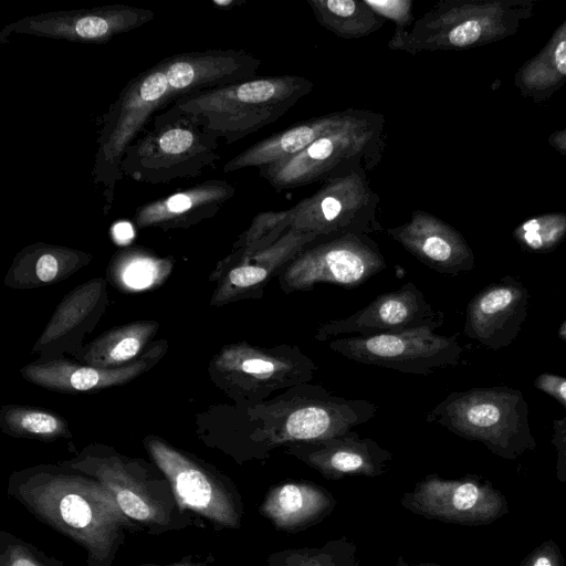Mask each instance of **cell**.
<instances>
[{
  "label": "cell",
  "instance_id": "19",
  "mask_svg": "<svg viewBox=\"0 0 566 566\" xmlns=\"http://www.w3.org/2000/svg\"><path fill=\"white\" fill-rule=\"evenodd\" d=\"M317 238L289 229L274 244L254 253L242 250L224 261L227 272L214 295L219 305L242 298H261L266 284Z\"/></svg>",
  "mask_w": 566,
  "mask_h": 566
},
{
  "label": "cell",
  "instance_id": "22",
  "mask_svg": "<svg viewBox=\"0 0 566 566\" xmlns=\"http://www.w3.org/2000/svg\"><path fill=\"white\" fill-rule=\"evenodd\" d=\"M234 193V186L226 180H206L140 205L134 222L139 228H187L216 216Z\"/></svg>",
  "mask_w": 566,
  "mask_h": 566
},
{
  "label": "cell",
  "instance_id": "33",
  "mask_svg": "<svg viewBox=\"0 0 566 566\" xmlns=\"http://www.w3.org/2000/svg\"><path fill=\"white\" fill-rule=\"evenodd\" d=\"M2 424L14 436L39 440H54L67 431L64 419L45 410L29 407L4 408Z\"/></svg>",
  "mask_w": 566,
  "mask_h": 566
},
{
  "label": "cell",
  "instance_id": "8",
  "mask_svg": "<svg viewBox=\"0 0 566 566\" xmlns=\"http://www.w3.org/2000/svg\"><path fill=\"white\" fill-rule=\"evenodd\" d=\"M275 448L316 441L350 431L370 421L377 403L336 396L319 384L304 382L253 407Z\"/></svg>",
  "mask_w": 566,
  "mask_h": 566
},
{
  "label": "cell",
  "instance_id": "29",
  "mask_svg": "<svg viewBox=\"0 0 566 566\" xmlns=\"http://www.w3.org/2000/svg\"><path fill=\"white\" fill-rule=\"evenodd\" d=\"M358 548L347 537L318 547L284 548L269 555L265 566H361Z\"/></svg>",
  "mask_w": 566,
  "mask_h": 566
},
{
  "label": "cell",
  "instance_id": "6",
  "mask_svg": "<svg viewBox=\"0 0 566 566\" xmlns=\"http://www.w3.org/2000/svg\"><path fill=\"white\" fill-rule=\"evenodd\" d=\"M218 147L219 139L193 117L168 106L125 149L120 171L123 177L150 185L193 178L216 166Z\"/></svg>",
  "mask_w": 566,
  "mask_h": 566
},
{
  "label": "cell",
  "instance_id": "12",
  "mask_svg": "<svg viewBox=\"0 0 566 566\" xmlns=\"http://www.w3.org/2000/svg\"><path fill=\"white\" fill-rule=\"evenodd\" d=\"M327 345L349 360L420 376L457 366L463 353L457 335L442 336L433 328L343 336Z\"/></svg>",
  "mask_w": 566,
  "mask_h": 566
},
{
  "label": "cell",
  "instance_id": "45",
  "mask_svg": "<svg viewBox=\"0 0 566 566\" xmlns=\"http://www.w3.org/2000/svg\"><path fill=\"white\" fill-rule=\"evenodd\" d=\"M558 336L563 340H566V319L564 321V323L560 325V327L558 329Z\"/></svg>",
  "mask_w": 566,
  "mask_h": 566
},
{
  "label": "cell",
  "instance_id": "44",
  "mask_svg": "<svg viewBox=\"0 0 566 566\" xmlns=\"http://www.w3.org/2000/svg\"><path fill=\"white\" fill-rule=\"evenodd\" d=\"M395 566H441L437 563H420V564H408L402 557L397 559Z\"/></svg>",
  "mask_w": 566,
  "mask_h": 566
},
{
  "label": "cell",
  "instance_id": "1",
  "mask_svg": "<svg viewBox=\"0 0 566 566\" xmlns=\"http://www.w3.org/2000/svg\"><path fill=\"white\" fill-rule=\"evenodd\" d=\"M8 494L80 545L88 566H112L127 534L140 531L102 482L70 467L17 472L9 480Z\"/></svg>",
  "mask_w": 566,
  "mask_h": 566
},
{
  "label": "cell",
  "instance_id": "27",
  "mask_svg": "<svg viewBox=\"0 0 566 566\" xmlns=\"http://www.w3.org/2000/svg\"><path fill=\"white\" fill-rule=\"evenodd\" d=\"M316 21L342 39H360L386 22L364 0H308Z\"/></svg>",
  "mask_w": 566,
  "mask_h": 566
},
{
  "label": "cell",
  "instance_id": "5",
  "mask_svg": "<svg viewBox=\"0 0 566 566\" xmlns=\"http://www.w3.org/2000/svg\"><path fill=\"white\" fill-rule=\"evenodd\" d=\"M426 421L482 442L505 460H515L536 448L524 396L507 387L451 392L427 413Z\"/></svg>",
  "mask_w": 566,
  "mask_h": 566
},
{
  "label": "cell",
  "instance_id": "7",
  "mask_svg": "<svg viewBox=\"0 0 566 566\" xmlns=\"http://www.w3.org/2000/svg\"><path fill=\"white\" fill-rule=\"evenodd\" d=\"M67 465L102 482L140 531L160 535L195 525L193 513L180 506L160 470L155 472L142 462L97 451L84 452Z\"/></svg>",
  "mask_w": 566,
  "mask_h": 566
},
{
  "label": "cell",
  "instance_id": "9",
  "mask_svg": "<svg viewBox=\"0 0 566 566\" xmlns=\"http://www.w3.org/2000/svg\"><path fill=\"white\" fill-rule=\"evenodd\" d=\"M172 101L161 60L133 77L104 114L92 177L94 184L102 187L105 213L111 209L116 186L123 178L120 160L125 149Z\"/></svg>",
  "mask_w": 566,
  "mask_h": 566
},
{
  "label": "cell",
  "instance_id": "15",
  "mask_svg": "<svg viewBox=\"0 0 566 566\" xmlns=\"http://www.w3.org/2000/svg\"><path fill=\"white\" fill-rule=\"evenodd\" d=\"M400 504L426 518L465 526L489 525L509 512L506 496L478 474L459 479L428 474L402 495Z\"/></svg>",
  "mask_w": 566,
  "mask_h": 566
},
{
  "label": "cell",
  "instance_id": "11",
  "mask_svg": "<svg viewBox=\"0 0 566 566\" xmlns=\"http://www.w3.org/2000/svg\"><path fill=\"white\" fill-rule=\"evenodd\" d=\"M379 202L367 170L359 167L322 182L315 192L294 205L290 229L314 234L318 242L346 234L381 232Z\"/></svg>",
  "mask_w": 566,
  "mask_h": 566
},
{
  "label": "cell",
  "instance_id": "4",
  "mask_svg": "<svg viewBox=\"0 0 566 566\" xmlns=\"http://www.w3.org/2000/svg\"><path fill=\"white\" fill-rule=\"evenodd\" d=\"M386 149V117L360 109L342 127L318 138L290 158L263 166L260 176L276 191L352 174L359 167L374 170Z\"/></svg>",
  "mask_w": 566,
  "mask_h": 566
},
{
  "label": "cell",
  "instance_id": "35",
  "mask_svg": "<svg viewBox=\"0 0 566 566\" xmlns=\"http://www.w3.org/2000/svg\"><path fill=\"white\" fill-rule=\"evenodd\" d=\"M292 219V207L258 213L234 242V250L251 254L274 244L291 228Z\"/></svg>",
  "mask_w": 566,
  "mask_h": 566
},
{
  "label": "cell",
  "instance_id": "30",
  "mask_svg": "<svg viewBox=\"0 0 566 566\" xmlns=\"http://www.w3.org/2000/svg\"><path fill=\"white\" fill-rule=\"evenodd\" d=\"M171 265L168 259H159L142 249H130L114 258L112 274L123 287L139 291L160 284Z\"/></svg>",
  "mask_w": 566,
  "mask_h": 566
},
{
  "label": "cell",
  "instance_id": "20",
  "mask_svg": "<svg viewBox=\"0 0 566 566\" xmlns=\"http://www.w3.org/2000/svg\"><path fill=\"white\" fill-rule=\"evenodd\" d=\"M386 233L426 266L444 274H459L474 266V254L464 237L451 224L424 210Z\"/></svg>",
  "mask_w": 566,
  "mask_h": 566
},
{
  "label": "cell",
  "instance_id": "26",
  "mask_svg": "<svg viewBox=\"0 0 566 566\" xmlns=\"http://www.w3.org/2000/svg\"><path fill=\"white\" fill-rule=\"evenodd\" d=\"M566 83V19L544 48L516 71L514 85L536 104L548 101Z\"/></svg>",
  "mask_w": 566,
  "mask_h": 566
},
{
  "label": "cell",
  "instance_id": "21",
  "mask_svg": "<svg viewBox=\"0 0 566 566\" xmlns=\"http://www.w3.org/2000/svg\"><path fill=\"white\" fill-rule=\"evenodd\" d=\"M527 301V290L512 277L488 285L467 306L464 334L495 350L507 346L521 331Z\"/></svg>",
  "mask_w": 566,
  "mask_h": 566
},
{
  "label": "cell",
  "instance_id": "43",
  "mask_svg": "<svg viewBox=\"0 0 566 566\" xmlns=\"http://www.w3.org/2000/svg\"><path fill=\"white\" fill-rule=\"evenodd\" d=\"M166 566H209V559L208 560H200V562H195L192 559H182L181 562H178V563H174V564H170V565H166Z\"/></svg>",
  "mask_w": 566,
  "mask_h": 566
},
{
  "label": "cell",
  "instance_id": "41",
  "mask_svg": "<svg viewBox=\"0 0 566 566\" xmlns=\"http://www.w3.org/2000/svg\"><path fill=\"white\" fill-rule=\"evenodd\" d=\"M547 143L557 153L566 156V127L552 133L547 138Z\"/></svg>",
  "mask_w": 566,
  "mask_h": 566
},
{
  "label": "cell",
  "instance_id": "38",
  "mask_svg": "<svg viewBox=\"0 0 566 566\" xmlns=\"http://www.w3.org/2000/svg\"><path fill=\"white\" fill-rule=\"evenodd\" d=\"M518 566H566V560L557 543L548 538L532 549Z\"/></svg>",
  "mask_w": 566,
  "mask_h": 566
},
{
  "label": "cell",
  "instance_id": "13",
  "mask_svg": "<svg viewBox=\"0 0 566 566\" xmlns=\"http://www.w3.org/2000/svg\"><path fill=\"white\" fill-rule=\"evenodd\" d=\"M385 269V256L375 240L366 234H346L303 250L282 270L277 283L285 294L311 291L322 283L353 289Z\"/></svg>",
  "mask_w": 566,
  "mask_h": 566
},
{
  "label": "cell",
  "instance_id": "16",
  "mask_svg": "<svg viewBox=\"0 0 566 566\" xmlns=\"http://www.w3.org/2000/svg\"><path fill=\"white\" fill-rule=\"evenodd\" d=\"M154 19L153 10L127 4L51 11L27 15L4 25L0 41L4 44L12 34H21L102 44Z\"/></svg>",
  "mask_w": 566,
  "mask_h": 566
},
{
  "label": "cell",
  "instance_id": "40",
  "mask_svg": "<svg viewBox=\"0 0 566 566\" xmlns=\"http://www.w3.org/2000/svg\"><path fill=\"white\" fill-rule=\"evenodd\" d=\"M534 386L555 398L566 408V377L547 373L541 374L536 378Z\"/></svg>",
  "mask_w": 566,
  "mask_h": 566
},
{
  "label": "cell",
  "instance_id": "2",
  "mask_svg": "<svg viewBox=\"0 0 566 566\" xmlns=\"http://www.w3.org/2000/svg\"><path fill=\"white\" fill-rule=\"evenodd\" d=\"M313 87L298 75L256 76L182 96L169 106L230 145L281 118Z\"/></svg>",
  "mask_w": 566,
  "mask_h": 566
},
{
  "label": "cell",
  "instance_id": "39",
  "mask_svg": "<svg viewBox=\"0 0 566 566\" xmlns=\"http://www.w3.org/2000/svg\"><path fill=\"white\" fill-rule=\"evenodd\" d=\"M552 443L556 450V478L566 484V417L554 421Z\"/></svg>",
  "mask_w": 566,
  "mask_h": 566
},
{
  "label": "cell",
  "instance_id": "23",
  "mask_svg": "<svg viewBox=\"0 0 566 566\" xmlns=\"http://www.w3.org/2000/svg\"><path fill=\"white\" fill-rule=\"evenodd\" d=\"M359 111L358 108H346L300 122L245 148L228 160L222 170L232 172L245 168L260 169L297 155L318 138L352 120Z\"/></svg>",
  "mask_w": 566,
  "mask_h": 566
},
{
  "label": "cell",
  "instance_id": "25",
  "mask_svg": "<svg viewBox=\"0 0 566 566\" xmlns=\"http://www.w3.org/2000/svg\"><path fill=\"white\" fill-rule=\"evenodd\" d=\"M147 368L144 360L116 368L81 366L66 360H50L25 366L21 373L29 381L56 391H92L126 384Z\"/></svg>",
  "mask_w": 566,
  "mask_h": 566
},
{
  "label": "cell",
  "instance_id": "31",
  "mask_svg": "<svg viewBox=\"0 0 566 566\" xmlns=\"http://www.w3.org/2000/svg\"><path fill=\"white\" fill-rule=\"evenodd\" d=\"M103 292V280H93L74 290L54 312L40 338V344L56 340L75 328L93 311Z\"/></svg>",
  "mask_w": 566,
  "mask_h": 566
},
{
  "label": "cell",
  "instance_id": "34",
  "mask_svg": "<svg viewBox=\"0 0 566 566\" xmlns=\"http://www.w3.org/2000/svg\"><path fill=\"white\" fill-rule=\"evenodd\" d=\"M513 238L526 251L547 253L566 239V213L549 212L530 218L513 230Z\"/></svg>",
  "mask_w": 566,
  "mask_h": 566
},
{
  "label": "cell",
  "instance_id": "17",
  "mask_svg": "<svg viewBox=\"0 0 566 566\" xmlns=\"http://www.w3.org/2000/svg\"><path fill=\"white\" fill-rule=\"evenodd\" d=\"M443 317L413 282H407L396 291L378 295L346 317L319 324L314 338L329 342L340 335L373 336L417 328L437 329L443 324Z\"/></svg>",
  "mask_w": 566,
  "mask_h": 566
},
{
  "label": "cell",
  "instance_id": "24",
  "mask_svg": "<svg viewBox=\"0 0 566 566\" xmlns=\"http://www.w3.org/2000/svg\"><path fill=\"white\" fill-rule=\"evenodd\" d=\"M336 500L323 486L308 481H287L269 489L259 512L277 530L296 533L328 516Z\"/></svg>",
  "mask_w": 566,
  "mask_h": 566
},
{
  "label": "cell",
  "instance_id": "3",
  "mask_svg": "<svg viewBox=\"0 0 566 566\" xmlns=\"http://www.w3.org/2000/svg\"><path fill=\"white\" fill-rule=\"evenodd\" d=\"M534 0H442L424 12L410 30H395L388 48L416 55L459 51L514 35L534 13Z\"/></svg>",
  "mask_w": 566,
  "mask_h": 566
},
{
  "label": "cell",
  "instance_id": "36",
  "mask_svg": "<svg viewBox=\"0 0 566 566\" xmlns=\"http://www.w3.org/2000/svg\"><path fill=\"white\" fill-rule=\"evenodd\" d=\"M0 566H64L32 544L6 532L0 533Z\"/></svg>",
  "mask_w": 566,
  "mask_h": 566
},
{
  "label": "cell",
  "instance_id": "28",
  "mask_svg": "<svg viewBox=\"0 0 566 566\" xmlns=\"http://www.w3.org/2000/svg\"><path fill=\"white\" fill-rule=\"evenodd\" d=\"M158 328L156 322H136L114 328L92 342L83 359L99 368H116L135 358Z\"/></svg>",
  "mask_w": 566,
  "mask_h": 566
},
{
  "label": "cell",
  "instance_id": "32",
  "mask_svg": "<svg viewBox=\"0 0 566 566\" xmlns=\"http://www.w3.org/2000/svg\"><path fill=\"white\" fill-rule=\"evenodd\" d=\"M87 255L81 251L64 247L36 244L23 250L19 258V264L32 269L35 280L46 284L62 279L64 274L76 269Z\"/></svg>",
  "mask_w": 566,
  "mask_h": 566
},
{
  "label": "cell",
  "instance_id": "42",
  "mask_svg": "<svg viewBox=\"0 0 566 566\" xmlns=\"http://www.w3.org/2000/svg\"><path fill=\"white\" fill-rule=\"evenodd\" d=\"M114 239L119 243L128 242L134 235L132 226L127 222L118 223L113 230Z\"/></svg>",
  "mask_w": 566,
  "mask_h": 566
},
{
  "label": "cell",
  "instance_id": "14",
  "mask_svg": "<svg viewBox=\"0 0 566 566\" xmlns=\"http://www.w3.org/2000/svg\"><path fill=\"white\" fill-rule=\"evenodd\" d=\"M145 443L154 463L170 482L184 510L219 527L240 528L244 514L243 502L228 476L160 439L148 437Z\"/></svg>",
  "mask_w": 566,
  "mask_h": 566
},
{
  "label": "cell",
  "instance_id": "18",
  "mask_svg": "<svg viewBox=\"0 0 566 566\" xmlns=\"http://www.w3.org/2000/svg\"><path fill=\"white\" fill-rule=\"evenodd\" d=\"M283 447L285 454L296 458L327 480H340L347 475L377 478L387 472L394 459L392 453L374 439L360 437L353 430Z\"/></svg>",
  "mask_w": 566,
  "mask_h": 566
},
{
  "label": "cell",
  "instance_id": "37",
  "mask_svg": "<svg viewBox=\"0 0 566 566\" xmlns=\"http://www.w3.org/2000/svg\"><path fill=\"white\" fill-rule=\"evenodd\" d=\"M378 15L395 23L397 31L408 30L416 21L412 0H364Z\"/></svg>",
  "mask_w": 566,
  "mask_h": 566
},
{
  "label": "cell",
  "instance_id": "10",
  "mask_svg": "<svg viewBox=\"0 0 566 566\" xmlns=\"http://www.w3.org/2000/svg\"><path fill=\"white\" fill-rule=\"evenodd\" d=\"M213 367L227 392L250 407L274 391L312 381L317 370L298 346L260 347L247 342L224 346Z\"/></svg>",
  "mask_w": 566,
  "mask_h": 566
}]
</instances>
